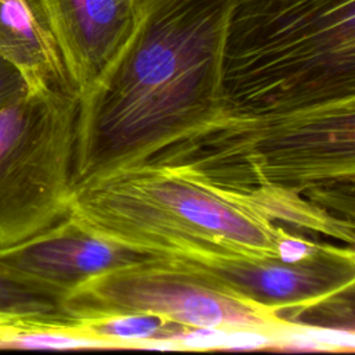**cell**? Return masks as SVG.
<instances>
[{
    "mask_svg": "<svg viewBox=\"0 0 355 355\" xmlns=\"http://www.w3.org/2000/svg\"><path fill=\"white\" fill-rule=\"evenodd\" d=\"M239 0H139L121 55L78 100L72 189L136 166L226 114L222 58Z\"/></svg>",
    "mask_w": 355,
    "mask_h": 355,
    "instance_id": "obj_1",
    "label": "cell"
},
{
    "mask_svg": "<svg viewBox=\"0 0 355 355\" xmlns=\"http://www.w3.org/2000/svg\"><path fill=\"white\" fill-rule=\"evenodd\" d=\"M71 219L147 258L211 262L276 257L286 232L184 166L137 165L79 184Z\"/></svg>",
    "mask_w": 355,
    "mask_h": 355,
    "instance_id": "obj_2",
    "label": "cell"
},
{
    "mask_svg": "<svg viewBox=\"0 0 355 355\" xmlns=\"http://www.w3.org/2000/svg\"><path fill=\"white\" fill-rule=\"evenodd\" d=\"M355 0H239L222 58L232 114L355 100Z\"/></svg>",
    "mask_w": 355,
    "mask_h": 355,
    "instance_id": "obj_3",
    "label": "cell"
},
{
    "mask_svg": "<svg viewBox=\"0 0 355 355\" xmlns=\"http://www.w3.org/2000/svg\"><path fill=\"white\" fill-rule=\"evenodd\" d=\"M78 97L40 89L0 105V254L68 215Z\"/></svg>",
    "mask_w": 355,
    "mask_h": 355,
    "instance_id": "obj_4",
    "label": "cell"
},
{
    "mask_svg": "<svg viewBox=\"0 0 355 355\" xmlns=\"http://www.w3.org/2000/svg\"><path fill=\"white\" fill-rule=\"evenodd\" d=\"M65 322L151 313L184 327L257 329L279 334L294 324L233 294L204 272L175 259L144 258L100 273L60 304Z\"/></svg>",
    "mask_w": 355,
    "mask_h": 355,
    "instance_id": "obj_5",
    "label": "cell"
},
{
    "mask_svg": "<svg viewBox=\"0 0 355 355\" xmlns=\"http://www.w3.org/2000/svg\"><path fill=\"white\" fill-rule=\"evenodd\" d=\"M184 263L204 272L254 305L277 315L293 311L294 322L308 308L354 290L352 248L319 244L309 258L294 263L283 262L276 257L222 258Z\"/></svg>",
    "mask_w": 355,
    "mask_h": 355,
    "instance_id": "obj_6",
    "label": "cell"
},
{
    "mask_svg": "<svg viewBox=\"0 0 355 355\" xmlns=\"http://www.w3.org/2000/svg\"><path fill=\"white\" fill-rule=\"evenodd\" d=\"M144 258L94 236L67 215L32 240L0 254V273L60 305L86 280Z\"/></svg>",
    "mask_w": 355,
    "mask_h": 355,
    "instance_id": "obj_7",
    "label": "cell"
},
{
    "mask_svg": "<svg viewBox=\"0 0 355 355\" xmlns=\"http://www.w3.org/2000/svg\"><path fill=\"white\" fill-rule=\"evenodd\" d=\"M78 97L87 94L128 44L139 0H36Z\"/></svg>",
    "mask_w": 355,
    "mask_h": 355,
    "instance_id": "obj_8",
    "label": "cell"
},
{
    "mask_svg": "<svg viewBox=\"0 0 355 355\" xmlns=\"http://www.w3.org/2000/svg\"><path fill=\"white\" fill-rule=\"evenodd\" d=\"M0 57L21 73L29 92L54 89L75 94L36 0L0 1Z\"/></svg>",
    "mask_w": 355,
    "mask_h": 355,
    "instance_id": "obj_9",
    "label": "cell"
},
{
    "mask_svg": "<svg viewBox=\"0 0 355 355\" xmlns=\"http://www.w3.org/2000/svg\"><path fill=\"white\" fill-rule=\"evenodd\" d=\"M69 323L86 336L111 343L114 349L135 348L150 338H173L184 327L151 313H123Z\"/></svg>",
    "mask_w": 355,
    "mask_h": 355,
    "instance_id": "obj_10",
    "label": "cell"
},
{
    "mask_svg": "<svg viewBox=\"0 0 355 355\" xmlns=\"http://www.w3.org/2000/svg\"><path fill=\"white\" fill-rule=\"evenodd\" d=\"M0 320L65 322L60 305L51 298L0 273Z\"/></svg>",
    "mask_w": 355,
    "mask_h": 355,
    "instance_id": "obj_11",
    "label": "cell"
},
{
    "mask_svg": "<svg viewBox=\"0 0 355 355\" xmlns=\"http://www.w3.org/2000/svg\"><path fill=\"white\" fill-rule=\"evenodd\" d=\"M318 245L319 244L284 232L276 244V258L288 263L301 262L309 258L316 251Z\"/></svg>",
    "mask_w": 355,
    "mask_h": 355,
    "instance_id": "obj_12",
    "label": "cell"
},
{
    "mask_svg": "<svg viewBox=\"0 0 355 355\" xmlns=\"http://www.w3.org/2000/svg\"><path fill=\"white\" fill-rule=\"evenodd\" d=\"M28 92L29 89L21 73L0 57V105Z\"/></svg>",
    "mask_w": 355,
    "mask_h": 355,
    "instance_id": "obj_13",
    "label": "cell"
},
{
    "mask_svg": "<svg viewBox=\"0 0 355 355\" xmlns=\"http://www.w3.org/2000/svg\"><path fill=\"white\" fill-rule=\"evenodd\" d=\"M0 1H3V0H0Z\"/></svg>",
    "mask_w": 355,
    "mask_h": 355,
    "instance_id": "obj_14",
    "label": "cell"
}]
</instances>
